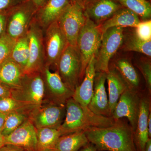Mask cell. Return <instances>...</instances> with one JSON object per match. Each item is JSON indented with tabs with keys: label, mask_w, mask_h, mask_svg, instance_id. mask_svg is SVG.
<instances>
[{
	"label": "cell",
	"mask_w": 151,
	"mask_h": 151,
	"mask_svg": "<svg viewBox=\"0 0 151 151\" xmlns=\"http://www.w3.org/2000/svg\"><path fill=\"white\" fill-rule=\"evenodd\" d=\"M42 151H54L53 150H44Z\"/></svg>",
	"instance_id": "f6af8a7d"
},
{
	"label": "cell",
	"mask_w": 151,
	"mask_h": 151,
	"mask_svg": "<svg viewBox=\"0 0 151 151\" xmlns=\"http://www.w3.org/2000/svg\"><path fill=\"white\" fill-rule=\"evenodd\" d=\"M123 7L118 0H91L84 11L86 18L99 26Z\"/></svg>",
	"instance_id": "5bb4252c"
},
{
	"label": "cell",
	"mask_w": 151,
	"mask_h": 151,
	"mask_svg": "<svg viewBox=\"0 0 151 151\" xmlns=\"http://www.w3.org/2000/svg\"><path fill=\"white\" fill-rule=\"evenodd\" d=\"M44 33L43 30L34 19L27 33L29 56L24 74L41 72L45 65Z\"/></svg>",
	"instance_id": "30bf717a"
},
{
	"label": "cell",
	"mask_w": 151,
	"mask_h": 151,
	"mask_svg": "<svg viewBox=\"0 0 151 151\" xmlns=\"http://www.w3.org/2000/svg\"><path fill=\"white\" fill-rule=\"evenodd\" d=\"M11 97L34 107L41 105L45 101V86L41 72L25 74L20 86L11 89Z\"/></svg>",
	"instance_id": "277c9868"
},
{
	"label": "cell",
	"mask_w": 151,
	"mask_h": 151,
	"mask_svg": "<svg viewBox=\"0 0 151 151\" xmlns=\"http://www.w3.org/2000/svg\"><path fill=\"white\" fill-rule=\"evenodd\" d=\"M35 108L32 105L18 101L11 96L0 98V113L8 114L22 109Z\"/></svg>",
	"instance_id": "f546056e"
},
{
	"label": "cell",
	"mask_w": 151,
	"mask_h": 151,
	"mask_svg": "<svg viewBox=\"0 0 151 151\" xmlns=\"http://www.w3.org/2000/svg\"><path fill=\"white\" fill-rule=\"evenodd\" d=\"M60 136L59 128L37 129V151L53 150Z\"/></svg>",
	"instance_id": "cb8c5ba5"
},
{
	"label": "cell",
	"mask_w": 151,
	"mask_h": 151,
	"mask_svg": "<svg viewBox=\"0 0 151 151\" xmlns=\"http://www.w3.org/2000/svg\"><path fill=\"white\" fill-rule=\"evenodd\" d=\"M70 2L77 3L81 6L83 9L85 6L91 0H70Z\"/></svg>",
	"instance_id": "f35d334b"
},
{
	"label": "cell",
	"mask_w": 151,
	"mask_h": 151,
	"mask_svg": "<svg viewBox=\"0 0 151 151\" xmlns=\"http://www.w3.org/2000/svg\"><path fill=\"white\" fill-rule=\"evenodd\" d=\"M7 12H0V37L6 34Z\"/></svg>",
	"instance_id": "e575fe53"
},
{
	"label": "cell",
	"mask_w": 151,
	"mask_h": 151,
	"mask_svg": "<svg viewBox=\"0 0 151 151\" xmlns=\"http://www.w3.org/2000/svg\"><path fill=\"white\" fill-rule=\"evenodd\" d=\"M65 119L59 128L61 136L85 131L94 128L111 126L115 123L112 117L94 114L88 108L82 107L72 97L65 103Z\"/></svg>",
	"instance_id": "7a4b0ae2"
},
{
	"label": "cell",
	"mask_w": 151,
	"mask_h": 151,
	"mask_svg": "<svg viewBox=\"0 0 151 151\" xmlns=\"http://www.w3.org/2000/svg\"><path fill=\"white\" fill-rule=\"evenodd\" d=\"M141 22L139 17L136 14L126 8L123 7L98 26L102 34L111 27L135 28Z\"/></svg>",
	"instance_id": "7402d4cb"
},
{
	"label": "cell",
	"mask_w": 151,
	"mask_h": 151,
	"mask_svg": "<svg viewBox=\"0 0 151 151\" xmlns=\"http://www.w3.org/2000/svg\"><path fill=\"white\" fill-rule=\"evenodd\" d=\"M15 41L6 34L0 37V65L10 57Z\"/></svg>",
	"instance_id": "4dcf8cb0"
},
{
	"label": "cell",
	"mask_w": 151,
	"mask_h": 151,
	"mask_svg": "<svg viewBox=\"0 0 151 151\" xmlns=\"http://www.w3.org/2000/svg\"><path fill=\"white\" fill-rule=\"evenodd\" d=\"M29 42L27 34L16 40L12 50L10 58L23 69L29 58Z\"/></svg>",
	"instance_id": "4316f807"
},
{
	"label": "cell",
	"mask_w": 151,
	"mask_h": 151,
	"mask_svg": "<svg viewBox=\"0 0 151 151\" xmlns=\"http://www.w3.org/2000/svg\"><path fill=\"white\" fill-rule=\"evenodd\" d=\"M6 116L7 114L0 113V131L1 132L4 124Z\"/></svg>",
	"instance_id": "60d3db41"
},
{
	"label": "cell",
	"mask_w": 151,
	"mask_h": 151,
	"mask_svg": "<svg viewBox=\"0 0 151 151\" xmlns=\"http://www.w3.org/2000/svg\"><path fill=\"white\" fill-rule=\"evenodd\" d=\"M41 72L45 86V100L65 105L67 100L73 97L74 92L62 81L57 70L52 72L45 65Z\"/></svg>",
	"instance_id": "7c38bea8"
},
{
	"label": "cell",
	"mask_w": 151,
	"mask_h": 151,
	"mask_svg": "<svg viewBox=\"0 0 151 151\" xmlns=\"http://www.w3.org/2000/svg\"><path fill=\"white\" fill-rule=\"evenodd\" d=\"M33 108L22 109L7 114L4 124L1 131L2 134L4 137L7 136L29 119L30 112Z\"/></svg>",
	"instance_id": "484cf974"
},
{
	"label": "cell",
	"mask_w": 151,
	"mask_h": 151,
	"mask_svg": "<svg viewBox=\"0 0 151 151\" xmlns=\"http://www.w3.org/2000/svg\"><path fill=\"white\" fill-rule=\"evenodd\" d=\"M116 69L119 71L129 87L137 91L140 84V78L137 72L128 60L121 58L115 63Z\"/></svg>",
	"instance_id": "d4e9b609"
},
{
	"label": "cell",
	"mask_w": 151,
	"mask_h": 151,
	"mask_svg": "<svg viewBox=\"0 0 151 151\" xmlns=\"http://www.w3.org/2000/svg\"><path fill=\"white\" fill-rule=\"evenodd\" d=\"M102 35L99 26L86 18L85 24L78 35L76 44L81 60L80 81L84 78L90 59L98 51Z\"/></svg>",
	"instance_id": "8992f818"
},
{
	"label": "cell",
	"mask_w": 151,
	"mask_h": 151,
	"mask_svg": "<svg viewBox=\"0 0 151 151\" xmlns=\"http://www.w3.org/2000/svg\"><path fill=\"white\" fill-rule=\"evenodd\" d=\"M37 9L27 0L7 12L6 34L14 40L27 34Z\"/></svg>",
	"instance_id": "3957f363"
},
{
	"label": "cell",
	"mask_w": 151,
	"mask_h": 151,
	"mask_svg": "<svg viewBox=\"0 0 151 151\" xmlns=\"http://www.w3.org/2000/svg\"><path fill=\"white\" fill-rule=\"evenodd\" d=\"M27 0H0V12H7Z\"/></svg>",
	"instance_id": "836d02e7"
},
{
	"label": "cell",
	"mask_w": 151,
	"mask_h": 151,
	"mask_svg": "<svg viewBox=\"0 0 151 151\" xmlns=\"http://www.w3.org/2000/svg\"><path fill=\"white\" fill-rule=\"evenodd\" d=\"M95 54L92 56L85 70L84 79L76 88L72 98L81 106L88 108L94 88L95 70Z\"/></svg>",
	"instance_id": "ac0fdd59"
},
{
	"label": "cell",
	"mask_w": 151,
	"mask_h": 151,
	"mask_svg": "<svg viewBox=\"0 0 151 151\" xmlns=\"http://www.w3.org/2000/svg\"><path fill=\"white\" fill-rule=\"evenodd\" d=\"M68 43L57 22L47 28L44 33L45 65L57 69L58 60Z\"/></svg>",
	"instance_id": "8fae6325"
},
{
	"label": "cell",
	"mask_w": 151,
	"mask_h": 151,
	"mask_svg": "<svg viewBox=\"0 0 151 151\" xmlns=\"http://www.w3.org/2000/svg\"><path fill=\"white\" fill-rule=\"evenodd\" d=\"M5 145V137L0 131V149Z\"/></svg>",
	"instance_id": "ee69618b"
},
{
	"label": "cell",
	"mask_w": 151,
	"mask_h": 151,
	"mask_svg": "<svg viewBox=\"0 0 151 151\" xmlns=\"http://www.w3.org/2000/svg\"><path fill=\"white\" fill-rule=\"evenodd\" d=\"M81 69V55L77 46L68 45L58 60L56 70L71 90L79 85Z\"/></svg>",
	"instance_id": "52a82bcc"
},
{
	"label": "cell",
	"mask_w": 151,
	"mask_h": 151,
	"mask_svg": "<svg viewBox=\"0 0 151 151\" xmlns=\"http://www.w3.org/2000/svg\"><path fill=\"white\" fill-rule=\"evenodd\" d=\"M123 44L125 51L136 52L150 57L151 56V40H142L134 33L129 35L126 39L124 37Z\"/></svg>",
	"instance_id": "f1b7e54d"
},
{
	"label": "cell",
	"mask_w": 151,
	"mask_h": 151,
	"mask_svg": "<svg viewBox=\"0 0 151 151\" xmlns=\"http://www.w3.org/2000/svg\"><path fill=\"white\" fill-rule=\"evenodd\" d=\"M151 113L150 112L148 116V135L149 138L151 137Z\"/></svg>",
	"instance_id": "b9f144b4"
},
{
	"label": "cell",
	"mask_w": 151,
	"mask_h": 151,
	"mask_svg": "<svg viewBox=\"0 0 151 151\" xmlns=\"http://www.w3.org/2000/svg\"><path fill=\"white\" fill-rule=\"evenodd\" d=\"M144 151H151V139H149L146 143Z\"/></svg>",
	"instance_id": "7bdbcfd3"
},
{
	"label": "cell",
	"mask_w": 151,
	"mask_h": 151,
	"mask_svg": "<svg viewBox=\"0 0 151 151\" xmlns=\"http://www.w3.org/2000/svg\"><path fill=\"white\" fill-rule=\"evenodd\" d=\"M140 100L137 91L128 88L120 97L111 117L115 120L124 117L127 118L135 133L139 113Z\"/></svg>",
	"instance_id": "4fadbf2b"
},
{
	"label": "cell",
	"mask_w": 151,
	"mask_h": 151,
	"mask_svg": "<svg viewBox=\"0 0 151 151\" xmlns=\"http://www.w3.org/2000/svg\"><path fill=\"white\" fill-rule=\"evenodd\" d=\"M84 132L89 142L99 151H138L134 132L130 125L120 119L111 126L94 127Z\"/></svg>",
	"instance_id": "6da1fadb"
},
{
	"label": "cell",
	"mask_w": 151,
	"mask_h": 151,
	"mask_svg": "<svg viewBox=\"0 0 151 151\" xmlns=\"http://www.w3.org/2000/svg\"><path fill=\"white\" fill-rule=\"evenodd\" d=\"M65 105L45 100L30 112L29 119L36 129L58 128L65 116Z\"/></svg>",
	"instance_id": "9c48e42d"
},
{
	"label": "cell",
	"mask_w": 151,
	"mask_h": 151,
	"mask_svg": "<svg viewBox=\"0 0 151 151\" xmlns=\"http://www.w3.org/2000/svg\"><path fill=\"white\" fill-rule=\"evenodd\" d=\"M106 73L96 72L94 76L93 94L88 108L99 116L111 117L105 83Z\"/></svg>",
	"instance_id": "2e32d148"
},
{
	"label": "cell",
	"mask_w": 151,
	"mask_h": 151,
	"mask_svg": "<svg viewBox=\"0 0 151 151\" xmlns=\"http://www.w3.org/2000/svg\"><path fill=\"white\" fill-rule=\"evenodd\" d=\"M134 34L142 40L148 41L151 40V21H141L135 27Z\"/></svg>",
	"instance_id": "1f68e13d"
},
{
	"label": "cell",
	"mask_w": 151,
	"mask_h": 151,
	"mask_svg": "<svg viewBox=\"0 0 151 151\" xmlns=\"http://www.w3.org/2000/svg\"><path fill=\"white\" fill-rule=\"evenodd\" d=\"M108 82V104L111 117L123 93L129 88L120 73L116 68L110 69L106 73Z\"/></svg>",
	"instance_id": "d6986e66"
},
{
	"label": "cell",
	"mask_w": 151,
	"mask_h": 151,
	"mask_svg": "<svg viewBox=\"0 0 151 151\" xmlns=\"http://www.w3.org/2000/svg\"><path fill=\"white\" fill-rule=\"evenodd\" d=\"M124 36V28L121 27L110 28L102 33L100 46L95 55L96 72H109V62L122 46Z\"/></svg>",
	"instance_id": "5b68a950"
},
{
	"label": "cell",
	"mask_w": 151,
	"mask_h": 151,
	"mask_svg": "<svg viewBox=\"0 0 151 151\" xmlns=\"http://www.w3.org/2000/svg\"><path fill=\"white\" fill-rule=\"evenodd\" d=\"M89 142L84 131L60 136L55 146L54 151H78Z\"/></svg>",
	"instance_id": "603a6c76"
},
{
	"label": "cell",
	"mask_w": 151,
	"mask_h": 151,
	"mask_svg": "<svg viewBox=\"0 0 151 151\" xmlns=\"http://www.w3.org/2000/svg\"><path fill=\"white\" fill-rule=\"evenodd\" d=\"M31 1L38 9L43 6L47 1V0H31Z\"/></svg>",
	"instance_id": "ab89813d"
},
{
	"label": "cell",
	"mask_w": 151,
	"mask_h": 151,
	"mask_svg": "<svg viewBox=\"0 0 151 151\" xmlns=\"http://www.w3.org/2000/svg\"><path fill=\"white\" fill-rule=\"evenodd\" d=\"M150 101L146 98L141 99L139 113L134 133L135 144L138 151H144L149 138L148 132V119L150 114Z\"/></svg>",
	"instance_id": "ffe728a7"
},
{
	"label": "cell",
	"mask_w": 151,
	"mask_h": 151,
	"mask_svg": "<svg viewBox=\"0 0 151 151\" xmlns=\"http://www.w3.org/2000/svg\"><path fill=\"white\" fill-rule=\"evenodd\" d=\"M0 151H30L26 149L21 147L18 146L10 145V144H5L0 149Z\"/></svg>",
	"instance_id": "d590c367"
},
{
	"label": "cell",
	"mask_w": 151,
	"mask_h": 151,
	"mask_svg": "<svg viewBox=\"0 0 151 151\" xmlns=\"http://www.w3.org/2000/svg\"><path fill=\"white\" fill-rule=\"evenodd\" d=\"M70 3V0H47L37 9L35 19L45 31L50 25L57 21Z\"/></svg>",
	"instance_id": "e0dca14e"
},
{
	"label": "cell",
	"mask_w": 151,
	"mask_h": 151,
	"mask_svg": "<svg viewBox=\"0 0 151 151\" xmlns=\"http://www.w3.org/2000/svg\"><path fill=\"white\" fill-rule=\"evenodd\" d=\"M124 8L136 14L143 21L150 20L151 6L147 0H118Z\"/></svg>",
	"instance_id": "83f0119b"
},
{
	"label": "cell",
	"mask_w": 151,
	"mask_h": 151,
	"mask_svg": "<svg viewBox=\"0 0 151 151\" xmlns=\"http://www.w3.org/2000/svg\"><path fill=\"white\" fill-rule=\"evenodd\" d=\"M4 137L5 144L18 146L30 151H37V129L29 119Z\"/></svg>",
	"instance_id": "9a60e30c"
},
{
	"label": "cell",
	"mask_w": 151,
	"mask_h": 151,
	"mask_svg": "<svg viewBox=\"0 0 151 151\" xmlns=\"http://www.w3.org/2000/svg\"><path fill=\"white\" fill-rule=\"evenodd\" d=\"M78 151H99L92 143L89 142L86 145L81 147Z\"/></svg>",
	"instance_id": "74e56055"
},
{
	"label": "cell",
	"mask_w": 151,
	"mask_h": 151,
	"mask_svg": "<svg viewBox=\"0 0 151 151\" xmlns=\"http://www.w3.org/2000/svg\"><path fill=\"white\" fill-rule=\"evenodd\" d=\"M86 19L84 9L77 3L70 2L63 11L57 22L68 45L76 46L78 35Z\"/></svg>",
	"instance_id": "ba28073f"
},
{
	"label": "cell",
	"mask_w": 151,
	"mask_h": 151,
	"mask_svg": "<svg viewBox=\"0 0 151 151\" xmlns=\"http://www.w3.org/2000/svg\"><path fill=\"white\" fill-rule=\"evenodd\" d=\"M11 89L8 86L0 83V98L10 97Z\"/></svg>",
	"instance_id": "8d00e7d4"
},
{
	"label": "cell",
	"mask_w": 151,
	"mask_h": 151,
	"mask_svg": "<svg viewBox=\"0 0 151 151\" xmlns=\"http://www.w3.org/2000/svg\"><path fill=\"white\" fill-rule=\"evenodd\" d=\"M139 68L145 81L146 86L149 92L151 91V64L150 60L146 59L141 60Z\"/></svg>",
	"instance_id": "d6a6232c"
},
{
	"label": "cell",
	"mask_w": 151,
	"mask_h": 151,
	"mask_svg": "<svg viewBox=\"0 0 151 151\" xmlns=\"http://www.w3.org/2000/svg\"><path fill=\"white\" fill-rule=\"evenodd\" d=\"M24 74L23 69L10 57L0 65V83L11 89L20 86Z\"/></svg>",
	"instance_id": "44dd1931"
}]
</instances>
